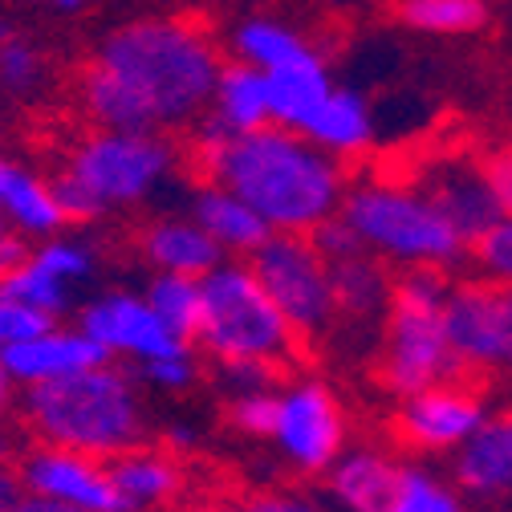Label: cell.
Here are the masks:
<instances>
[{
	"mask_svg": "<svg viewBox=\"0 0 512 512\" xmlns=\"http://www.w3.org/2000/svg\"><path fill=\"white\" fill-rule=\"evenodd\" d=\"M220 45L191 17H143L114 29L78 78L86 118L106 131H183L220 82Z\"/></svg>",
	"mask_w": 512,
	"mask_h": 512,
	"instance_id": "cell-1",
	"label": "cell"
},
{
	"mask_svg": "<svg viewBox=\"0 0 512 512\" xmlns=\"http://www.w3.org/2000/svg\"><path fill=\"white\" fill-rule=\"evenodd\" d=\"M191 159L208 183L236 191L273 232L309 236L322 220L342 212L350 187L342 159L277 122L232 135L204 114L191 139Z\"/></svg>",
	"mask_w": 512,
	"mask_h": 512,
	"instance_id": "cell-2",
	"label": "cell"
},
{
	"mask_svg": "<svg viewBox=\"0 0 512 512\" xmlns=\"http://www.w3.org/2000/svg\"><path fill=\"white\" fill-rule=\"evenodd\" d=\"M25 423L37 443L66 447L94 460H114L147 443V407L139 378L114 362H98L70 378L25 391Z\"/></svg>",
	"mask_w": 512,
	"mask_h": 512,
	"instance_id": "cell-3",
	"label": "cell"
},
{
	"mask_svg": "<svg viewBox=\"0 0 512 512\" xmlns=\"http://www.w3.org/2000/svg\"><path fill=\"white\" fill-rule=\"evenodd\" d=\"M179 167V147L163 131H90L66 155L53 179L57 204L70 224L98 220L118 208L151 200Z\"/></svg>",
	"mask_w": 512,
	"mask_h": 512,
	"instance_id": "cell-4",
	"label": "cell"
},
{
	"mask_svg": "<svg viewBox=\"0 0 512 512\" xmlns=\"http://www.w3.org/2000/svg\"><path fill=\"white\" fill-rule=\"evenodd\" d=\"M342 216L350 220L366 252L395 269L447 273L468 256V240L411 179H391V175L354 179L346 187Z\"/></svg>",
	"mask_w": 512,
	"mask_h": 512,
	"instance_id": "cell-5",
	"label": "cell"
},
{
	"mask_svg": "<svg viewBox=\"0 0 512 512\" xmlns=\"http://www.w3.org/2000/svg\"><path fill=\"white\" fill-rule=\"evenodd\" d=\"M204 305L191 346H200L216 366L232 362H265L273 370H289L301 354V338L289 330L285 313L265 293L252 265L220 261L208 277H200Z\"/></svg>",
	"mask_w": 512,
	"mask_h": 512,
	"instance_id": "cell-6",
	"label": "cell"
},
{
	"mask_svg": "<svg viewBox=\"0 0 512 512\" xmlns=\"http://www.w3.org/2000/svg\"><path fill=\"white\" fill-rule=\"evenodd\" d=\"M447 285L452 281L439 269H403L395 277L387 338H382V362H378L382 387L395 399L419 395L452 378H468L443 326Z\"/></svg>",
	"mask_w": 512,
	"mask_h": 512,
	"instance_id": "cell-7",
	"label": "cell"
},
{
	"mask_svg": "<svg viewBox=\"0 0 512 512\" xmlns=\"http://www.w3.org/2000/svg\"><path fill=\"white\" fill-rule=\"evenodd\" d=\"M248 265L261 277L273 305L285 313V322L301 338V346L322 338L334 326L338 305H334V285H330V261L313 248L309 236L273 232L248 256Z\"/></svg>",
	"mask_w": 512,
	"mask_h": 512,
	"instance_id": "cell-8",
	"label": "cell"
},
{
	"mask_svg": "<svg viewBox=\"0 0 512 512\" xmlns=\"http://www.w3.org/2000/svg\"><path fill=\"white\" fill-rule=\"evenodd\" d=\"M346 411L330 382L309 374H285L277 387V423L269 443L289 472L305 480H322L330 464L346 452Z\"/></svg>",
	"mask_w": 512,
	"mask_h": 512,
	"instance_id": "cell-9",
	"label": "cell"
},
{
	"mask_svg": "<svg viewBox=\"0 0 512 512\" xmlns=\"http://www.w3.org/2000/svg\"><path fill=\"white\" fill-rule=\"evenodd\" d=\"M488 403L480 395V387L472 378H452L427 387L419 395L399 399L391 431L407 452L419 456H456L460 447L480 431V423L488 419Z\"/></svg>",
	"mask_w": 512,
	"mask_h": 512,
	"instance_id": "cell-10",
	"label": "cell"
},
{
	"mask_svg": "<svg viewBox=\"0 0 512 512\" xmlns=\"http://www.w3.org/2000/svg\"><path fill=\"white\" fill-rule=\"evenodd\" d=\"M78 326L106 350L110 362L122 358L131 366H143L151 358H167L191 346L151 309L147 293H131V289H110L86 301L78 313Z\"/></svg>",
	"mask_w": 512,
	"mask_h": 512,
	"instance_id": "cell-11",
	"label": "cell"
},
{
	"mask_svg": "<svg viewBox=\"0 0 512 512\" xmlns=\"http://www.w3.org/2000/svg\"><path fill=\"white\" fill-rule=\"evenodd\" d=\"M443 326L468 378L500 374L504 366V289L472 277L452 281L443 301Z\"/></svg>",
	"mask_w": 512,
	"mask_h": 512,
	"instance_id": "cell-12",
	"label": "cell"
},
{
	"mask_svg": "<svg viewBox=\"0 0 512 512\" xmlns=\"http://www.w3.org/2000/svg\"><path fill=\"white\" fill-rule=\"evenodd\" d=\"M17 468H21L25 492L49 496L78 512H126L114 488V476H110V460H94L82 452H66V447L37 443Z\"/></svg>",
	"mask_w": 512,
	"mask_h": 512,
	"instance_id": "cell-13",
	"label": "cell"
},
{
	"mask_svg": "<svg viewBox=\"0 0 512 512\" xmlns=\"http://www.w3.org/2000/svg\"><path fill=\"white\" fill-rule=\"evenodd\" d=\"M94 273V248H86L82 240H66V236H49L37 248H29V256L0 277V293L21 297L37 309H45L49 317H61L74 301V289Z\"/></svg>",
	"mask_w": 512,
	"mask_h": 512,
	"instance_id": "cell-14",
	"label": "cell"
},
{
	"mask_svg": "<svg viewBox=\"0 0 512 512\" xmlns=\"http://www.w3.org/2000/svg\"><path fill=\"white\" fill-rule=\"evenodd\" d=\"M411 183H419L427 196L443 208V216L456 224V232L472 244L496 216H500V204L488 187V175H484V163L480 159H464V155H439L431 163H423Z\"/></svg>",
	"mask_w": 512,
	"mask_h": 512,
	"instance_id": "cell-15",
	"label": "cell"
},
{
	"mask_svg": "<svg viewBox=\"0 0 512 512\" xmlns=\"http://www.w3.org/2000/svg\"><path fill=\"white\" fill-rule=\"evenodd\" d=\"M5 370L13 374L17 387H45V382L57 378H70L78 370H90L98 362H110L106 350L82 330V326H66V322H53L49 330H41L37 338L13 346L0 354Z\"/></svg>",
	"mask_w": 512,
	"mask_h": 512,
	"instance_id": "cell-16",
	"label": "cell"
},
{
	"mask_svg": "<svg viewBox=\"0 0 512 512\" xmlns=\"http://www.w3.org/2000/svg\"><path fill=\"white\" fill-rule=\"evenodd\" d=\"M452 480L464 500L508 504L512 500V407L488 415L480 431L452 456Z\"/></svg>",
	"mask_w": 512,
	"mask_h": 512,
	"instance_id": "cell-17",
	"label": "cell"
},
{
	"mask_svg": "<svg viewBox=\"0 0 512 512\" xmlns=\"http://www.w3.org/2000/svg\"><path fill=\"white\" fill-rule=\"evenodd\" d=\"M403 464L378 443H346V452L330 464L326 504L334 512H382L399 488Z\"/></svg>",
	"mask_w": 512,
	"mask_h": 512,
	"instance_id": "cell-18",
	"label": "cell"
},
{
	"mask_svg": "<svg viewBox=\"0 0 512 512\" xmlns=\"http://www.w3.org/2000/svg\"><path fill=\"white\" fill-rule=\"evenodd\" d=\"M114 488L126 504V512H167L187 492L183 456L167 452L163 443H139L131 452L110 460Z\"/></svg>",
	"mask_w": 512,
	"mask_h": 512,
	"instance_id": "cell-19",
	"label": "cell"
},
{
	"mask_svg": "<svg viewBox=\"0 0 512 512\" xmlns=\"http://www.w3.org/2000/svg\"><path fill=\"white\" fill-rule=\"evenodd\" d=\"M139 252L155 273H179V277H208L224 261V248L191 216L151 220L139 232Z\"/></svg>",
	"mask_w": 512,
	"mask_h": 512,
	"instance_id": "cell-20",
	"label": "cell"
},
{
	"mask_svg": "<svg viewBox=\"0 0 512 512\" xmlns=\"http://www.w3.org/2000/svg\"><path fill=\"white\" fill-rule=\"evenodd\" d=\"M0 216L9 220L13 232H21L29 240L61 236V228L70 224L57 204L53 183L33 175L29 167H21L9 155H0Z\"/></svg>",
	"mask_w": 512,
	"mask_h": 512,
	"instance_id": "cell-21",
	"label": "cell"
},
{
	"mask_svg": "<svg viewBox=\"0 0 512 512\" xmlns=\"http://www.w3.org/2000/svg\"><path fill=\"white\" fill-rule=\"evenodd\" d=\"M297 135H305L309 143H317L334 159H354L374 143V114L358 90L334 86L322 98V106L305 118Z\"/></svg>",
	"mask_w": 512,
	"mask_h": 512,
	"instance_id": "cell-22",
	"label": "cell"
},
{
	"mask_svg": "<svg viewBox=\"0 0 512 512\" xmlns=\"http://www.w3.org/2000/svg\"><path fill=\"white\" fill-rule=\"evenodd\" d=\"M191 220H196L220 248H224V256L232 252V256H252L256 248H261L269 236H273V228L256 216L236 191H228V187H220V183H200L196 187V200H191Z\"/></svg>",
	"mask_w": 512,
	"mask_h": 512,
	"instance_id": "cell-23",
	"label": "cell"
},
{
	"mask_svg": "<svg viewBox=\"0 0 512 512\" xmlns=\"http://www.w3.org/2000/svg\"><path fill=\"white\" fill-rule=\"evenodd\" d=\"M269 82V110H273V122L285 126V131H301L305 118L322 106V98L334 90L330 82V70L317 49L301 53L297 61H289V66L265 74Z\"/></svg>",
	"mask_w": 512,
	"mask_h": 512,
	"instance_id": "cell-24",
	"label": "cell"
},
{
	"mask_svg": "<svg viewBox=\"0 0 512 512\" xmlns=\"http://www.w3.org/2000/svg\"><path fill=\"white\" fill-rule=\"evenodd\" d=\"M330 285H334L338 317H350V322H374V317H387L391 309V293H395L391 265L370 252L330 265Z\"/></svg>",
	"mask_w": 512,
	"mask_h": 512,
	"instance_id": "cell-25",
	"label": "cell"
},
{
	"mask_svg": "<svg viewBox=\"0 0 512 512\" xmlns=\"http://www.w3.org/2000/svg\"><path fill=\"white\" fill-rule=\"evenodd\" d=\"M208 114L220 126H228L232 135L261 131V126H269L273 122V110H269V82H265V74L244 66V61H232V66H224Z\"/></svg>",
	"mask_w": 512,
	"mask_h": 512,
	"instance_id": "cell-26",
	"label": "cell"
},
{
	"mask_svg": "<svg viewBox=\"0 0 512 512\" xmlns=\"http://www.w3.org/2000/svg\"><path fill=\"white\" fill-rule=\"evenodd\" d=\"M313 45L285 21H273V17H248L232 29V53L244 66L261 70V74H273L289 61H297L301 53H309Z\"/></svg>",
	"mask_w": 512,
	"mask_h": 512,
	"instance_id": "cell-27",
	"label": "cell"
},
{
	"mask_svg": "<svg viewBox=\"0 0 512 512\" xmlns=\"http://www.w3.org/2000/svg\"><path fill=\"white\" fill-rule=\"evenodd\" d=\"M382 512H468V500L456 488V480H447L423 464H403L399 488Z\"/></svg>",
	"mask_w": 512,
	"mask_h": 512,
	"instance_id": "cell-28",
	"label": "cell"
},
{
	"mask_svg": "<svg viewBox=\"0 0 512 512\" xmlns=\"http://www.w3.org/2000/svg\"><path fill=\"white\" fill-rule=\"evenodd\" d=\"M151 309L163 317V322L183 334L187 342L196 338V326H200V305H204V289H200V277H179V273H155L151 285L143 289Z\"/></svg>",
	"mask_w": 512,
	"mask_h": 512,
	"instance_id": "cell-29",
	"label": "cell"
},
{
	"mask_svg": "<svg viewBox=\"0 0 512 512\" xmlns=\"http://www.w3.org/2000/svg\"><path fill=\"white\" fill-rule=\"evenodd\" d=\"M399 17L419 33H476L488 21L484 0H403Z\"/></svg>",
	"mask_w": 512,
	"mask_h": 512,
	"instance_id": "cell-30",
	"label": "cell"
},
{
	"mask_svg": "<svg viewBox=\"0 0 512 512\" xmlns=\"http://www.w3.org/2000/svg\"><path fill=\"white\" fill-rule=\"evenodd\" d=\"M468 256L476 265V277L500 285V289H512V216H496L472 244H468Z\"/></svg>",
	"mask_w": 512,
	"mask_h": 512,
	"instance_id": "cell-31",
	"label": "cell"
},
{
	"mask_svg": "<svg viewBox=\"0 0 512 512\" xmlns=\"http://www.w3.org/2000/svg\"><path fill=\"white\" fill-rule=\"evenodd\" d=\"M41 78H45V61L29 41L21 37L0 41V90L13 98H29L41 86Z\"/></svg>",
	"mask_w": 512,
	"mask_h": 512,
	"instance_id": "cell-32",
	"label": "cell"
},
{
	"mask_svg": "<svg viewBox=\"0 0 512 512\" xmlns=\"http://www.w3.org/2000/svg\"><path fill=\"white\" fill-rule=\"evenodd\" d=\"M228 423L232 431L248 439H269L277 423V387L269 391H236L228 399Z\"/></svg>",
	"mask_w": 512,
	"mask_h": 512,
	"instance_id": "cell-33",
	"label": "cell"
},
{
	"mask_svg": "<svg viewBox=\"0 0 512 512\" xmlns=\"http://www.w3.org/2000/svg\"><path fill=\"white\" fill-rule=\"evenodd\" d=\"M53 322H61V317H49L45 309L21 301V297H9V293H0V354L37 338L41 330H49Z\"/></svg>",
	"mask_w": 512,
	"mask_h": 512,
	"instance_id": "cell-34",
	"label": "cell"
},
{
	"mask_svg": "<svg viewBox=\"0 0 512 512\" xmlns=\"http://www.w3.org/2000/svg\"><path fill=\"white\" fill-rule=\"evenodd\" d=\"M200 366H196V350H179V354H167V358H151L143 366H135V378L151 391H163V395H179L196 382Z\"/></svg>",
	"mask_w": 512,
	"mask_h": 512,
	"instance_id": "cell-35",
	"label": "cell"
},
{
	"mask_svg": "<svg viewBox=\"0 0 512 512\" xmlns=\"http://www.w3.org/2000/svg\"><path fill=\"white\" fill-rule=\"evenodd\" d=\"M309 240H313V248L326 256L330 265H338V261H350V256H362L366 252V244L358 240V232L350 228V220L342 216V212H334L330 220H322L313 232H309Z\"/></svg>",
	"mask_w": 512,
	"mask_h": 512,
	"instance_id": "cell-36",
	"label": "cell"
},
{
	"mask_svg": "<svg viewBox=\"0 0 512 512\" xmlns=\"http://www.w3.org/2000/svg\"><path fill=\"white\" fill-rule=\"evenodd\" d=\"M240 512H334V508L326 504V496H313L301 488H261L240 504Z\"/></svg>",
	"mask_w": 512,
	"mask_h": 512,
	"instance_id": "cell-37",
	"label": "cell"
},
{
	"mask_svg": "<svg viewBox=\"0 0 512 512\" xmlns=\"http://www.w3.org/2000/svg\"><path fill=\"white\" fill-rule=\"evenodd\" d=\"M480 163H484V175H488V187H492L500 212L512 216V143L480 155Z\"/></svg>",
	"mask_w": 512,
	"mask_h": 512,
	"instance_id": "cell-38",
	"label": "cell"
},
{
	"mask_svg": "<svg viewBox=\"0 0 512 512\" xmlns=\"http://www.w3.org/2000/svg\"><path fill=\"white\" fill-rule=\"evenodd\" d=\"M29 236H21V232H5V236H0V277H5V273H13L21 261H25V256H29Z\"/></svg>",
	"mask_w": 512,
	"mask_h": 512,
	"instance_id": "cell-39",
	"label": "cell"
},
{
	"mask_svg": "<svg viewBox=\"0 0 512 512\" xmlns=\"http://www.w3.org/2000/svg\"><path fill=\"white\" fill-rule=\"evenodd\" d=\"M25 496V480H21V468L17 464H5L0 460V512H9L17 500Z\"/></svg>",
	"mask_w": 512,
	"mask_h": 512,
	"instance_id": "cell-40",
	"label": "cell"
},
{
	"mask_svg": "<svg viewBox=\"0 0 512 512\" xmlns=\"http://www.w3.org/2000/svg\"><path fill=\"white\" fill-rule=\"evenodd\" d=\"M9 512H78V508H70V504H57V500H49V496H37V492H25Z\"/></svg>",
	"mask_w": 512,
	"mask_h": 512,
	"instance_id": "cell-41",
	"label": "cell"
},
{
	"mask_svg": "<svg viewBox=\"0 0 512 512\" xmlns=\"http://www.w3.org/2000/svg\"><path fill=\"white\" fill-rule=\"evenodd\" d=\"M500 374L512 378V289H504V366Z\"/></svg>",
	"mask_w": 512,
	"mask_h": 512,
	"instance_id": "cell-42",
	"label": "cell"
},
{
	"mask_svg": "<svg viewBox=\"0 0 512 512\" xmlns=\"http://www.w3.org/2000/svg\"><path fill=\"white\" fill-rule=\"evenodd\" d=\"M167 512H240V504H220V500H179Z\"/></svg>",
	"mask_w": 512,
	"mask_h": 512,
	"instance_id": "cell-43",
	"label": "cell"
},
{
	"mask_svg": "<svg viewBox=\"0 0 512 512\" xmlns=\"http://www.w3.org/2000/svg\"><path fill=\"white\" fill-rule=\"evenodd\" d=\"M13 395H17V382L5 370V362H0V423H5V415L13 411Z\"/></svg>",
	"mask_w": 512,
	"mask_h": 512,
	"instance_id": "cell-44",
	"label": "cell"
},
{
	"mask_svg": "<svg viewBox=\"0 0 512 512\" xmlns=\"http://www.w3.org/2000/svg\"><path fill=\"white\" fill-rule=\"evenodd\" d=\"M49 5L57 13H78V9H86V0H49Z\"/></svg>",
	"mask_w": 512,
	"mask_h": 512,
	"instance_id": "cell-45",
	"label": "cell"
},
{
	"mask_svg": "<svg viewBox=\"0 0 512 512\" xmlns=\"http://www.w3.org/2000/svg\"><path fill=\"white\" fill-rule=\"evenodd\" d=\"M13 33H9V25H5V17H0V41H9Z\"/></svg>",
	"mask_w": 512,
	"mask_h": 512,
	"instance_id": "cell-46",
	"label": "cell"
},
{
	"mask_svg": "<svg viewBox=\"0 0 512 512\" xmlns=\"http://www.w3.org/2000/svg\"><path fill=\"white\" fill-rule=\"evenodd\" d=\"M5 232H9V220H5V216H0V236H5Z\"/></svg>",
	"mask_w": 512,
	"mask_h": 512,
	"instance_id": "cell-47",
	"label": "cell"
}]
</instances>
